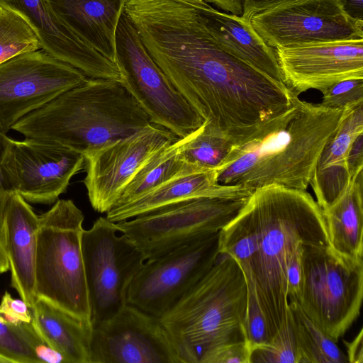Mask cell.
<instances>
[{
  "instance_id": "ffe728a7",
  "label": "cell",
  "mask_w": 363,
  "mask_h": 363,
  "mask_svg": "<svg viewBox=\"0 0 363 363\" xmlns=\"http://www.w3.org/2000/svg\"><path fill=\"white\" fill-rule=\"evenodd\" d=\"M362 133L363 103L343 109L336 130L318 160L310 185L321 209L332 205L347 188L351 180L347 164L350 149Z\"/></svg>"
},
{
  "instance_id": "8fae6325",
  "label": "cell",
  "mask_w": 363,
  "mask_h": 363,
  "mask_svg": "<svg viewBox=\"0 0 363 363\" xmlns=\"http://www.w3.org/2000/svg\"><path fill=\"white\" fill-rule=\"evenodd\" d=\"M219 232L146 260L132 281L127 303L161 318L212 267Z\"/></svg>"
},
{
  "instance_id": "e0dca14e",
  "label": "cell",
  "mask_w": 363,
  "mask_h": 363,
  "mask_svg": "<svg viewBox=\"0 0 363 363\" xmlns=\"http://www.w3.org/2000/svg\"><path fill=\"white\" fill-rule=\"evenodd\" d=\"M283 80L294 94L323 92L348 79H363V39L274 49Z\"/></svg>"
},
{
  "instance_id": "3957f363",
  "label": "cell",
  "mask_w": 363,
  "mask_h": 363,
  "mask_svg": "<svg viewBox=\"0 0 363 363\" xmlns=\"http://www.w3.org/2000/svg\"><path fill=\"white\" fill-rule=\"evenodd\" d=\"M245 208L257 250L252 284L266 318L270 340L287 318L286 268L301 245H329L321 208L306 191L270 185L255 189Z\"/></svg>"
},
{
  "instance_id": "d590c367",
  "label": "cell",
  "mask_w": 363,
  "mask_h": 363,
  "mask_svg": "<svg viewBox=\"0 0 363 363\" xmlns=\"http://www.w3.org/2000/svg\"><path fill=\"white\" fill-rule=\"evenodd\" d=\"M302 246L298 245L290 258L286 268L288 300L298 302L301 298L303 282Z\"/></svg>"
},
{
  "instance_id": "8992f818",
  "label": "cell",
  "mask_w": 363,
  "mask_h": 363,
  "mask_svg": "<svg viewBox=\"0 0 363 363\" xmlns=\"http://www.w3.org/2000/svg\"><path fill=\"white\" fill-rule=\"evenodd\" d=\"M84 219L70 199L57 200L39 216L35 296L91 323L82 250Z\"/></svg>"
},
{
  "instance_id": "bcb514c9",
  "label": "cell",
  "mask_w": 363,
  "mask_h": 363,
  "mask_svg": "<svg viewBox=\"0 0 363 363\" xmlns=\"http://www.w3.org/2000/svg\"><path fill=\"white\" fill-rule=\"evenodd\" d=\"M0 363H10L9 360L0 356Z\"/></svg>"
},
{
  "instance_id": "d4e9b609",
  "label": "cell",
  "mask_w": 363,
  "mask_h": 363,
  "mask_svg": "<svg viewBox=\"0 0 363 363\" xmlns=\"http://www.w3.org/2000/svg\"><path fill=\"white\" fill-rule=\"evenodd\" d=\"M363 170L330 206L322 209L329 245L340 255L363 259Z\"/></svg>"
},
{
  "instance_id": "5b68a950",
  "label": "cell",
  "mask_w": 363,
  "mask_h": 363,
  "mask_svg": "<svg viewBox=\"0 0 363 363\" xmlns=\"http://www.w3.org/2000/svg\"><path fill=\"white\" fill-rule=\"evenodd\" d=\"M247 285L231 256L219 253L209 271L160 318L185 363L206 350L246 340Z\"/></svg>"
},
{
  "instance_id": "f546056e",
  "label": "cell",
  "mask_w": 363,
  "mask_h": 363,
  "mask_svg": "<svg viewBox=\"0 0 363 363\" xmlns=\"http://www.w3.org/2000/svg\"><path fill=\"white\" fill-rule=\"evenodd\" d=\"M301 357L289 306L287 318L279 331L264 345L252 348L250 363H301Z\"/></svg>"
},
{
  "instance_id": "d6986e66",
  "label": "cell",
  "mask_w": 363,
  "mask_h": 363,
  "mask_svg": "<svg viewBox=\"0 0 363 363\" xmlns=\"http://www.w3.org/2000/svg\"><path fill=\"white\" fill-rule=\"evenodd\" d=\"M39 216L19 194L7 200L1 237L9 264L11 286L30 308L35 301V272Z\"/></svg>"
},
{
  "instance_id": "e575fe53",
  "label": "cell",
  "mask_w": 363,
  "mask_h": 363,
  "mask_svg": "<svg viewBox=\"0 0 363 363\" xmlns=\"http://www.w3.org/2000/svg\"><path fill=\"white\" fill-rule=\"evenodd\" d=\"M23 328L28 343L40 362L69 363L59 351L52 347L38 333L30 323H23Z\"/></svg>"
},
{
  "instance_id": "603a6c76",
  "label": "cell",
  "mask_w": 363,
  "mask_h": 363,
  "mask_svg": "<svg viewBox=\"0 0 363 363\" xmlns=\"http://www.w3.org/2000/svg\"><path fill=\"white\" fill-rule=\"evenodd\" d=\"M242 188L218 184L215 169L189 172L169 179L130 202L113 206L106 217L120 222L189 199L228 194Z\"/></svg>"
},
{
  "instance_id": "484cf974",
  "label": "cell",
  "mask_w": 363,
  "mask_h": 363,
  "mask_svg": "<svg viewBox=\"0 0 363 363\" xmlns=\"http://www.w3.org/2000/svg\"><path fill=\"white\" fill-rule=\"evenodd\" d=\"M179 143L178 138L156 152L126 185L113 206L130 202L180 174L205 170L188 164L179 158Z\"/></svg>"
},
{
  "instance_id": "f1b7e54d",
  "label": "cell",
  "mask_w": 363,
  "mask_h": 363,
  "mask_svg": "<svg viewBox=\"0 0 363 363\" xmlns=\"http://www.w3.org/2000/svg\"><path fill=\"white\" fill-rule=\"evenodd\" d=\"M41 49L38 35L26 21L0 5V64L21 54Z\"/></svg>"
},
{
  "instance_id": "6da1fadb",
  "label": "cell",
  "mask_w": 363,
  "mask_h": 363,
  "mask_svg": "<svg viewBox=\"0 0 363 363\" xmlns=\"http://www.w3.org/2000/svg\"><path fill=\"white\" fill-rule=\"evenodd\" d=\"M125 12L176 89L233 145L291 106L294 93L220 45L194 6L130 0Z\"/></svg>"
},
{
  "instance_id": "f6af8a7d",
  "label": "cell",
  "mask_w": 363,
  "mask_h": 363,
  "mask_svg": "<svg viewBox=\"0 0 363 363\" xmlns=\"http://www.w3.org/2000/svg\"><path fill=\"white\" fill-rule=\"evenodd\" d=\"M177 1H180L182 3H185L189 5H191L196 8H201L208 6V4L204 2L203 0H174Z\"/></svg>"
},
{
  "instance_id": "9a60e30c",
  "label": "cell",
  "mask_w": 363,
  "mask_h": 363,
  "mask_svg": "<svg viewBox=\"0 0 363 363\" xmlns=\"http://www.w3.org/2000/svg\"><path fill=\"white\" fill-rule=\"evenodd\" d=\"M90 363H185L160 318L130 304L93 328Z\"/></svg>"
},
{
  "instance_id": "4316f807",
  "label": "cell",
  "mask_w": 363,
  "mask_h": 363,
  "mask_svg": "<svg viewBox=\"0 0 363 363\" xmlns=\"http://www.w3.org/2000/svg\"><path fill=\"white\" fill-rule=\"evenodd\" d=\"M179 157L185 163L216 170L230 153L233 143L207 121L184 138H179Z\"/></svg>"
},
{
  "instance_id": "d6a6232c",
  "label": "cell",
  "mask_w": 363,
  "mask_h": 363,
  "mask_svg": "<svg viewBox=\"0 0 363 363\" xmlns=\"http://www.w3.org/2000/svg\"><path fill=\"white\" fill-rule=\"evenodd\" d=\"M246 340L253 347L270 341L268 325L257 301L255 287L247 286V306L245 320Z\"/></svg>"
},
{
  "instance_id": "8d00e7d4",
  "label": "cell",
  "mask_w": 363,
  "mask_h": 363,
  "mask_svg": "<svg viewBox=\"0 0 363 363\" xmlns=\"http://www.w3.org/2000/svg\"><path fill=\"white\" fill-rule=\"evenodd\" d=\"M0 315L15 325L32 321V313L27 303L22 299L13 298L6 291L0 303Z\"/></svg>"
},
{
  "instance_id": "83f0119b",
  "label": "cell",
  "mask_w": 363,
  "mask_h": 363,
  "mask_svg": "<svg viewBox=\"0 0 363 363\" xmlns=\"http://www.w3.org/2000/svg\"><path fill=\"white\" fill-rule=\"evenodd\" d=\"M301 363H345L347 357L336 342L313 324L298 303L289 301Z\"/></svg>"
},
{
  "instance_id": "30bf717a",
  "label": "cell",
  "mask_w": 363,
  "mask_h": 363,
  "mask_svg": "<svg viewBox=\"0 0 363 363\" xmlns=\"http://www.w3.org/2000/svg\"><path fill=\"white\" fill-rule=\"evenodd\" d=\"M116 223L99 217L82 235V250L95 328L127 304L129 286L146 259Z\"/></svg>"
},
{
  "instance_id": "cb8c5ba5",
  "label": "cell",
  "mask_w": 363,
  "mask_h": 363,
  "mask_svg": "<svg viewBox=\"0 0 363 363\" xmlns=\"http://www.w3.org/2000/svg\"><path fill=\"white\" fill-rule=\"evenodd\" d=\"M32 323L40 336L69 363H90L92 325L45 298L35 297Z\"/></svg>"
},
{
  "instance_id": "44dd1931",
  "label": "cell",
  "mask_w": 363,
  "mask_h": 363,
  "mask_svg": "<svg viewBox=\"0 0 363 363\" xmlns=\"http://www.w3.org/2000/svg\"><path fill=\"white\" fill-rule=\"evenodd\" d=\"M58 18L116 64V31L128 0H48Z\"/></svg>"
},
{
  "instance_id": "836d02e7",
  "label": "cell",
  "mask_w": 363,
  "mask_h": 363,
  "mask_svg": "<svg viewBox=\"0 0 363 363\" xmlns=\"http://www.w3.org/2000/svg\"><path fill=\"white\" fill-rule=\"evenodd\" d=\"M251 352L247 340L226 342L206 350L199 363H250Z\"/></svg>"
},
{
  "instance_id": "ab89813d",
  "label": "cell",
  "mask_w": 363,
  "mask_h": 363,
  "mask_svg": "<svg viewBox=\"0 0 363 363\" xmlns=\"http://www.w3.org/2000/svg\"><path fill=\"white\" fill-rule=\"evenodd\" d=\"M347 164L351 178L363 170V133L359 135L352 143Z\"/></svg>"
},
{
  "instance_id": "ac0fdd59",
  "label": "cell",
  "mask_w": 363,
  "mask_h": 363,
  "mask_svg": "<svg viewBox=\"0 0 363 363\" xmlns=\"http://www.w3.org/2000/svg\"><path fill=\"white\" fill-rule=\"evenodd\" d=\"M0 5L18 13L38 35L42 50L69 65L87 77L121 81L116 65L66 26L48 0H0Z\"/></svg>"
},
{
  "instance_id": "60d3db41",
  "label": "cell",
  "mask_w": 363,
  "mask_h": 363,
  "mask_svg": "<svg viewBox=\"0 0 363 363\" xmlns=\"http://www.w3.org/2000/svg\"><path fill=\"white\" fill-rule=\"evenodd\" d=\"M347 348V359L350 363H363V329L350 342L343 341Z\"/></svg>"
},
{
  "instance_id": "7bdbcfd3",
  "label": "cell",
  "mask_w": 363,
  "mask_h": 363,
  "mask_svg": "<svg viewBox=\"0 0 363 363\" xmlns=\"http://www.w3.org/2000/svg\"><path fill=\"white\" fill-rule=\"evenodd\" d=\"M206 4H213L219 9L230 13L242 16L243 0H203Z\"/></svg>"
},
{
  "instance_id": "5bb4252c",
  "label": "cell",
  "mask_w": 363,
  "mask_h": 363,
  "mask_svg": "<svg viewBox=\"0 0 363 363\" xmlns=\"http://www.w3.org/2000/svg\"><path fill=\"white\" fill-rule=\"evenodd\" d=\"M178 137L153 123L84 155L83 181L92 208L106 213L139 169L160 149Z\"/></svg>"
},
{
  "instance_id": "1f68e13d",
  "label": "cell",
  "mask_w": 363,
  "mask_h": 363,
  "mask_svg": "<svg viewBox=\"0 0 363 363\" xmlns=\"http://www.w3.org/2000/svg\"><path fill=\"white\" fill-rule=\"evenodd\" d=\"M320 104L343 110L347 106L363 103V79L354 78L337 82L322 92Z\"/></svg>"
},
{
  "instance_id": "4dcf8cb0",
  "label": "cell",
  "mask_w": 363,
  "mask_h": 363,
  "mask_svg": "<svg viewBox=\"0 0 363 363\" xmlns=\"http://www.w3.org/2000/svg\"><path fill=\"white\" fill-rule=\"evenodd\" d=\"M22 323L13 324L0 315V356L10 363H40L27 340Z\"/></svg>"
},
{
  "instance_id": "52a82bcc",
  "label": "cell",
  "mask_w": 363,
  "mask_h": 363,
  "mask_svg": "<svg viewBox=\"0 0 363 363\" xmlns=\"http://www.w3.org/2000/svg\"><path fill=\"white\" fill-rule=\"evenodd\" d=\"M252 193L242 188L228 194L189 199L116 222V226L146 260H153L220 232L239 213Z\"/></svg>"
},
{
  "instance_id": "ee69618b",
  "label": "cell",
  "mask_w": 363,
  "mask_h": 363,
  "mask_svg": "<svg viewBox=\"0 0 363 363\" xmlns=\"http://www.w3.org/2000/svg\"><path fill=\"white\" fill-rule=\"evenodd\" d=\"M9 269V264L6 254L2 237L0 235V274L6 272Z\"/></svg>"
},
{
  "instance_id": "7c38bea8",
  "label": "cell",
  "mask_w": 363,
  "mask_h": 363,
  "mask_svg": "<svg viewBox=\"0 0 363 363\" xmlns=\"http://www.w3.org/2000/svg\"><path fill=\"white\" fill-rule=\"evenodd\" d=\"M87 78L42 49L1 63L0 131L6 134L21 118Z\"/></svg>"
},
{
  "instance_id": "ba28073f",
  "label": "cell",
  "mask_w": 363,
  "mask_h": 363,
  "mask_svg": "<svg viewBox=\"0 0 363 363\" xmlns=\"http://www.w3.org/2000/svg\"><path fill=\"white\" fill-rule=\"evenodd\" d=\"M303 282L297 302L303 313L337 342L359 315L363 259H352L330 245L302 246Z\"/></svg>"
},
{
  "instance_id": "9c48e42d",
  "label": "cell",
  "mask_w": 363,
  "mask_h": 363,
  "mask_svg": "<svg viewBox=\"0 0 363 363\" xmlns=\"http://www.w3.org/2000/svg\"><path fill=\"white\" fill-rule=\"evenodd\" d=\"M116 65L121 84L151 123L178 138L188 135L204 123L152 58L125 11L116 31Z\"/></svg>"
},
{
  "instance_id": "f35d334b",
  "label": "cell",
  "mask_w": 363,
  "mask_h": 363,
  "mask_svg": "<svg viewBox=\"0 0 363 363\" xmlns=\"http://www.w3.org/2000/svg\"><path fill=\"white\" fill-rule=\"evenodd\" d=\"M298 0H243L242 16L250 19L255 14Z\"/></svg>"
},
{
  "instance_id": "74e56055",
  "label": "cell",
  "mask_w": 363,
  "mask_h": 363,
  "mask_svg": "<svg viewBox=\"0 0 363 363\" xmlns=\"http://www.w3.org/2000/svg\"><path fill=\"white\" fill-rule=\"evenodd\" d=\"M11 141L5 133L0 131V235H1L4 213L10 194L14 191L3 166L5 152Z\"/></svg>"
},
{
  "instance_id": "7402d4cb",
  "label": "cell",
  "mask_w": 363,
  "mask_h": 363,
  "mask_svg": "<svg viewBox=\"0 0 363 363\" xmlns=\"http://www.w3.org/2000/svg\"><path fill=\"white\" fill-rule=\"evenodd\" d=\"M195 8L207 30L225 49L273 79L284 84L274 48L258 35L250 19L218 11L209 5Z\"/></svg>"
},
{
  "instance_id": "2e32d148",
  "label": "cell",
  "mask_w": 363,
  "mask_h": 363,
  "mask_svg": "<svg viewBox=\"0 0 363 363\" xmlns=\"http://www.w3.org/2000/svg\"><path fill=\"white\" fill-rule=\"evenodd\" d=\"M84 164V156L53 143L11 139L3 166L14 191L27 202L52 204Z\"/></svg>"
},
{
  "instance_id": "7a4b0ae2",
  "label": "cell",
  "mask_w": 363,
  "mask_h": 363,
  "mask_svg": "<svg viewBox=\"0 0 363 363\" xmlns=\"http://www.w3.org/2000/svg\"><path fill=\"white\" fill-rule=\"evenodd\" d=\"M342 111L295 94L287 110L233 145L216 169L218 183L252 191L270 185L306 191Z\"/></svg>"
},
{
  "instance_id": "b9f144b4",
  "label": "cell",
  "mask_w": 363,
  "mask_h": 363,
  "mask_svg": "<svg viewBox=\"0 0 363 363\" xmlns=\"http://www.w3.org/2000/svg\"><path fill=\"white\" fill-rule=\"evenodd\" d=\"M345 13L356 21H363V0H338Z\"/></svg>"
},
{
  "instance_id": "4fadbf2b",
  "label": "cell",
  "mask_w": 363,
  "mask_h": 363,
  "mask_svg": "<svg viewBox=\"0 0 363 363\" xmlns=\"http://www.w3.org/2000/svg\"><path fill=\"white\" fill-rule=\"evenodd\" d=\"M255 31L273 48L363 39V21L344 11L338 0H298L250 18Z\"/></svg>"
},
{
  "instance_id": "277c9868",
  "label": "cell",
  "mask_w": 363,
  "mask_h": 363,
  "mask_svg": "<svg viewBox=\"0 0 363 363\" xmlns=\"http://www.w3.org/2000/svg\"><path fill=\"white\" fill-rule=\"evenodd\" d=\"M151 121L116 80L88 77L18 120L11 129L83 156L128 136Z\"/></svg>"
}]
</instances>
